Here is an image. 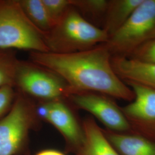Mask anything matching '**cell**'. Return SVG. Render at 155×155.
I'll use <instances>...</instances> for the list:
<instances>
[{"label":"cell","mask_w":155,"mask_h":155,"mask_svg":"<svg viewBox=\"0 0 155 155\" xmlns=\"http://www.w3.org/2000/svg\"><path fill=\"white\" fill-rule=\"evenodd\" d=\"M143 0H109L102 28L109 35L121 28Z\"/></svg>","instance_id":"obj_13"},{"label":"cell","mask_w":155,"mask_h":155,"mask_svg":"<svg viewBox=\"0 0 155 155\" xmlns=\"http://www.w3.org/2000/svg\"><path fill=\"white\" fill-rule=\"evenodd\" d=\"M103 131L120 155H155L154 140L136 133Z\"/></svg>","instance_id":"obj_11"},{"label":"cell","mask_w":155,"mask_h":155,"mask_svg":"<svg viewBox=\"0 0 155 155\" xmlns=\"http://www.w3.org/2000/svg\"><path fill=\"white\" fill-rule=\"evenodd\" d=\"M35 155H65L61 152L54 150H47L40 151Z\"/></svg>","instance_id":"obj_20"},{"label":"cell","mask_w":155,"mask_h":155,"mask_svg":"<svg viewBox=\"0 0 155 155\" xmlns=\"http://www.w3.org/2000/svg\"><path fill=\"white\" fill-rule=\"evenodd\" d=\"M127 58L141 63L155 64V38L140 45Z\"/></svg>","instance_id":"obj_18"},{"label":"cell","mask_w":155,"mask_h":155,"mask_svg":"<svg viewBox=\"0 0 155 155\" xmlns=\"http://www.w3.org/2000/svg\"><path fill=\"white\" fill-rule=\"evenodd\" d=\"M53 27L72 6L71 0H42Z\"/></svg>","instance_id":"obj_17"},{"label":"cell","mask_w":155,"mask_h":155,"mask_svg":"<svg viewBox=\"0 0 155 155\" xmlns=\"http://www.w3.org/2000/svg\"><path fill=\"white\" fill-rule=\"evenodd\" d=\"M15 86L22 94L43 101L62 100L68 95V86L61 78L33 63L20 61Z\"/></svg>","instance_id":"obj_6"},{"label":"cell","mask_w":155,"mask_h":155,"mask_svg":"<svg viewBox=\"0 0 155 155\" xmlns=\"http://www.w3.org/2000/svg\"><path fill=\"white\" fill-rule=\"evenodd\" d=\"M0 49L49 52L43 34L25 16L18 0H0Z\"/></svg>","instance_id":"obj_3"},{"label":"cell","mask_w":155,"mask_h":155,"mask_svg":"<svg viewBox=\"0 0 155 155\" xmlns=\"http://www.w3.org/2000/svg\"><path fill=\"white\" fill-rule=\"evenodd\" d=\"M155 38V0H143L127 21L104 44L111 56L127 58Z\"/></svg>","instance_id":"obj_4"},{"label":"cell","mask_w":155,"mask_h":155,"mask_svg":"<svg viewBox=\"0 0 155 155\" xmlns=\"http://www.w3.org/2000/svg\"><path fill=\"white\" fill-rule=\"evenodd\" d=\"M43 38L50 52L68 54L105 44L109 35L71 6L59 21L43 35Z\"/></svg>","instance_id":"obj_2"},{"label":"cell","mask_w":155,"mask_h":155,"mask_svg":"<svg viewBox=\"0 0 155 155\" xmlns=\"http://www.w3.org/2000/svg\"><path fill=\"white\" fill-rule=\"evenodd\" d=\"M19 63L12 50L0 49V88L5 86H15Z\"/></svg>","instance_id":"obj_16"},{"label":"cell","mask_w":155,"mask_h":155,"mask_svg":"<svg viewBox=\"0 0 155 155\" xmlns=\"http://www.w3.org/2000/svg\"><path fill=\"white\" fill-rule=\"evenodd\" d=\"M67 98L78 108L93 115L108 130L117 133H132V127L121 107L110 97L86 92L70 94Z\"/></svg>","instance_id":"obj_7"},{"label":"cell","mask_w":155,"mask_h":155,"mask_svg":"<svg viewBox=\"0 0 155 155\" xmlns=\"http://www.w3.org/2000/svg\"><path fill=\"white\" fill-rule=\"evenodd\" d=\"M48 104L49 112L45 121L55 127L78 153L84 139L83 127L62 100L50 101Z\"/></svg>","instance_id":"obj_9"},{"label":"cell","mask_w":155,"mask_h":155,"mask_svg":"<svg viewBox=\"0 0 155 155\" xmlns=\"http://www.w3.org/2000/svg\"><path fill=\"white\" fill-rule=\"evenodd\" d=\"M16 97L13 86H5L0 88V120L11 110Z\"/></svg>","instance_id":"obj_19"},{"label":"cell","mask_w":155,"mask_h":155,"mask_svg":"<svg viewBox=\"0 0 155 155\" xmlns=\"http://www.w3.org/2000/svg\"><path fill=\"white\" fill-rule=\"evenodd\" d=\"M75 8L87 21L89 19L100 22L102 25L107 11V0H71Z\"/></svg>","instance_id":"obj_15"},{"label":"cell","mask_w":155,"mask_h":155,"mask_svg":"<svg viewBox=\"0 0 155 155\" xmlns=\"http://www.w3.org/2000/svg\"><path fill=\"white\" fill-rule=\"evenodd\" d=\"M29 58L61 78L68 86V96L93 92L129 102L134 98L133 90L114 72L110 53L104 44L68 54L31 52Z\"/></svg>","instance_id":"obj_1"},{"label":"cell","mask_w":155,"mask_h":155,"mask_svg":"<svg viewBox=\"0 0 155 155\" xmlns=\"http://www.w3.org/2000/svg\"><path fill=\"white\" fill-rule=\"evenodd\" d=\"M35 106L20 93L11 110L0 120V155H16L22 150L38 116Z\"/></svg>","instance_id":"obj_5"},{"label":"cell","mask_w":155,"mask_h":155,"mask_svg":"<svg viewBox=\"0 0 155 155\" xmlns=\"http://www.w3.org/2000/svg\"><path fill=\"white\" fill-rule=\"evenodd\" d=\"M82 127L84 139L79 155H120L93 118H86Z\"/></svg>","instance_id":"obj_12"},{"label":"cell","mask_w":155,"mask_h":155,"mask_svg":"<svg viewBox=\"0 0 155 155\" xmlns=\"http://www.w3.org/2000/svg\"><path fill=\"white\" fill-rule=\"evenodd\" d=\"M125 83L133 90L134 98L121 108L132 133L155 140V89L133 82Z\"/></svg>","instance_id":"obj_8"},{"label":"cell","mask_w":155,"mask_h":155,"mask_svg":"<svg viewBox=\"0 0 155 155\" xmlns=\"http://www.w3.org/2000/svg\"><path fill=\"white\" fill-rule=\"evenodd\" d=\"M22 11L33 25L43 33L53 27L42 0H18Z\"/></svg>","instance_id":"obj_14"},{"label":"cell","mask_w":155,"mask_h":155,"mask_svg":"<svg viewBox=\"0 0 155 155\" xmlns=\"http://www.w3.org/2000/svg\"><path fill=\"white\" fill-rule=\"evenodd\" d=\"M111 63L114 72L124 83L133 82L155 89V64L121 56H111Z\"/></svg>","instance_id":"obj_10"}]
</instances>
